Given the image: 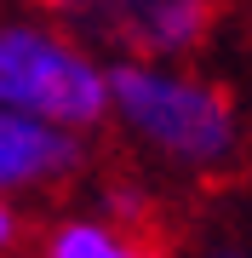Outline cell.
I'll return each instance as SVG.
<instances>
[{"mask_svg":"<svg viewBox=\"0 0 252 258\" xmlns=\"http://www.w3.org/2000/svg\"><path fill=\"white\" fill-rule=\"evenodd\" d=\"M109 126H121L149 161L189 178L229 172L241 161L246 126L229 86L189 63H109Z\"/></svg>","mask_w":252,"mask_h":258,"instance_id":"obj_1","label":"cell"},{"mask_svg":"<svg viewBox=\"0 0 252 258\" xmlns=\"http://www.w3.org/2000/svg\"><path fill=\"white\" fill-rule=\"evenodd\" d=\"M0 109L98 132L109 120V57L52 18H0Z\"/></svg>","mask_w":252,"mask_h":258,"instance_id":"obj_2","label":"cell"},{"mask_svg":"<svg viewBox=\"0 0 252 258\" xmlns=\"http://www.w3.org/2000/svg\"><path fill=\"white\" fill-rule=\"evenodd\" d=\"M35 6L109 63L126 57L189 63L218 29V0H35Z\"/></svg>","mask_w":252,"mask_h":258,"instance_id":"obj_3","label":"cell"},{"mask_svg":"<svg viewBox=\"0 0 252 258\" xmlns=\"http://www.w3.org/2000/svg\"><path fill=\"white\" fill-rule=\"evenodd\" d=\"M86 172V132L0 109V195H40Z\"/></svg>","mask_w":252,"mask_h":258,"instance_id":"obj_4","label":"cell"},{"mask_svg":"<svg viewBox=\"0 0 252 258\" xmlns=\"http://www.w3.org/2000/svg\"><path fill=\"white\" fill-rule=\"evenodd\" d=\"M40 258H160V247L143 241V230L126 218L75 212V218H57L40 230Z\"/></svg>","mask_w":252,"mask_h":258,"instance_id":"obj_5","label":"cell"},{"mask_svg":"<svg viewBox=\"0 0 252 258\" xmlns=\"http://www.w3.org/2000/svg\"><path fill=\"white\" fill-rule=\"evenodd\" d=\"M18 247H23V212L12 195H0V258H12Z\"/></svg>","mask_w":252,"mask_h":258,"instance_id":"obj_6","label":"cell"},{"mask_svg":"<svg viewBox=\"0 0 252 258\" xmlns=\"http://www.w3.org/2000/svg\"><path fill=\"white\" fill-rule=\"evenodd\" d=\"M212 258H252V252H246V247H218Z\"/></svg>","mask_w":252,"mask_h":258,"instance_id":"obj_7","label":"cell"}]
</instances>
